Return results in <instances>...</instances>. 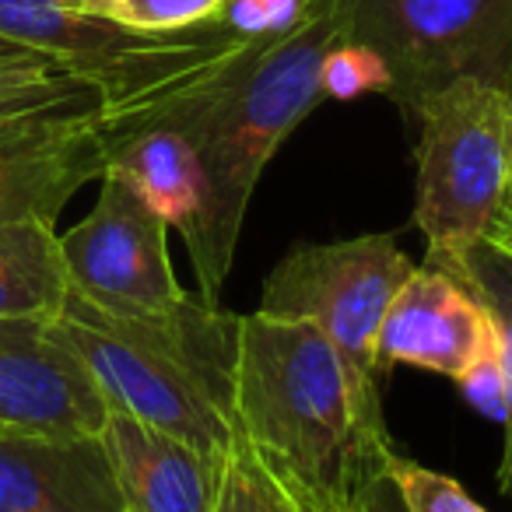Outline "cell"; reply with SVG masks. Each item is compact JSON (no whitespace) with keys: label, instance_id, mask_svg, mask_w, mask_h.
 <instances>
[{"label":"cell","instance_id":"obj_1","mask_svg":"<svg viewBox=\"0 0 512 512\" xmlns=\"http://www.w3.org/2000/svg\"><path fill=\"white\" fill-rule=\"evenodd\" d=\"M344 32V0H306V15L295 29L281 36H239L197 78L127 113L179 127L200 155L207 197L186 249L204 302H218L232 271L246 207L267 162L327 99L323 60Z\"/></svg>","mask_w":512,"mask_h":512},{"label":"cell","instance_id":"obj_2","mask_svg":"<svg viewBox=\"0 0 512 512\" xmlns=\"http://www.w3.org/2000/svg\"><path fill=\"white\" fill-rule=\"evenodd\" d=\"M235 425L295 495L358 509L397 453L379 383L362 379L320 327L246 313L235 362Z\"/></svg>","mask_w":512,"mask_h":512},{"label":"cell","instance_id":"obj_3","mask_svg":"<svg viewBox=\"0 0 512 512\" xmlns=\"http://www.w3.org/2000/svg\"><path fill=\"white\" fill-rule=\"evenodd\" d=\"M109 411L155 425L225 460L242 446L235 425V362L242 316L190 299L151 316H116L67 295L53 316Z\"/></svg>","mask_w":512,"mask_h":512},{"label":"cell","instance_id":"obj_4","mask_svg":"<svg viewBox=\"0 0 512 512\" xmlns=\"http://www.w3.org/2000/svg\"><path fill=\"white\" fill-rule=\"evenodd\" d=\"M414 225L425 256L456 253L502 218L512 165V92L460 78L414 106Z\"/></svg>","mask_w":512,"mask_h":512},{"label":"cell","instance_id":"obj_5","mask_svg":"<svg viewBox=\"0 0 512 512\" xmlns=\"http://www.w3.org/2000/svg\"><path fill=\"white\" fill-rule=\"evenodd\" d=\"M0 39L57 60L102 95V116H127L211 67L235 32H137L81 0H0Z\"/></svg>","mask_w":512,"mask_h":512},{"label":"cell","instance_id":"obj_6","mask_svg":"<svg viewBox=\"0 0 512 512\" xmlns=\"http://www.w3.org/2000/svg\"><path fill=\"white\" fill-rule=\"evenodd\" d=\"M344 39L369 46L390 71V99L414 113L460 78L512 92V0H344Z\"/></svg>","mask_w":512,"mask_h":512},{"label":"cell","instance_id":"obj_7","mask_svg":"<svg viewBox=\"0 0 512 512\" xmlns=\"http://www.w3.org/2000/svg\"><path fill=\"white\" fill-rule=\"evenodd\" d=\"M411 271L414 260L390 232L299 242L267 274L256 313L313 323L358 376L379 383L376 334Z\"/></svg>","mask_w":512,"mask_h":512},{"label":"cell","instance_id":"obj_8","mask_svg":"<svg viewBox=\"0 0 512 512\" xmlns=\"http://www.w3.org/2000/svg\"><path fill=\"white\" fill-rule=\"evenodd\" d=\"M71 295L116 316H151L186 299L169 260L165 218L113 172L95 207L60 235Z\"/></svg>","mask_w":512,"mask_h":512},{"label":"cell","instance_id":"obj_9","mask_svg":"<svg viewBox=\"0 0 512 512\" xmlns=\"http://www.w3.org/2000/svg\"><path fill=\"white\" fill-rule=\"evenodd\" d=\"M109 404L53 320H0V432L99 435Z\"/></svg>","mask_w":512,"mask_h":512},{"label":"cell","instance_id":"obj_10","mask_svg":"<svg viewBox=\"0 0 512 512\" xmlns=\"http://www.w3.org/2000/svg\"><path fill=\"white\" fill-rule=\"evenodd\" d=\"M106 172L102 109H57L0 123V221L57 225L71 197Z\"/></svg>","mask_w":512,"mask_h":512},{"label":"cell","instance_id":"obj_11","mask_svg":"<svg viewBox=\"0 0 512 512\" xmlns=\"http://www.w3.org/2000/svg\"><path fill=\"white\" fill-rule=\"evenodd\" d=\"M495 351V327L474 292L446 267L414 264L376 334V372L383 379L397 365H414L460 379Z\"/></svg>","mask_w":512,"mask_h":512},{"label":"cell","instance_id":"obj_12","mask_svg":"<svg viewBox=\"0 0 512 512\" xmlns=\"http://www.w3.org/2000/svg\"><path fill=\"white\" fill-rule=\"evenodd\" d=\"M0 512H123L102 432H0Z\"/></svg>","mask_w":512,"mask_h":512},{"label":"cell","instance_id":"obj_13","mask_svg":"<svg viewBox=\"0 0 512 512\" xmlns=\"http://www.w3.org/2000/svg\"><path fill=\"white\" fill-rule=\"evenodd\" d=\"M102 442L113 460L123 512H214L225 460L120 411H109Z\"/></svg>","mask_w":512,"mask_h":512},{"label":"cell","instance_id":"obj_14","mask_svg":"<svg viewBox=\"0 0 512 512\" xmlns=\"http://www.w3.org/2000/svg\"><path fill=\"white\" fill-rule=\"evenodd\" d=\"M106 120V116H102ZM106 172L130 183L183 242L193 239L204 214V169L193 141L155 116L106 120Z\"/></svg>","mask_w":512,"mask_h":512},{"label":"cell","instance_id":"obj_15","mask_svg":"<svg viewBox=\"0 0 512 512\" xmlns=\"http://www.w3.org/2000/svg\"><path fill=\"white\" fill-rule=\"evenodd\" d=\"M71 295L53 221H0V320H53Z\"/></svg>","mask_w":512,"mask_h":512},{"label":"cell","instance_id":"obj_16","mask_svg":"<svg viewBox=\"0 0 512 512\" xmlns=\"http://www.w3.org/2000/svg\"><path fill=\"white\" fill-rule=\"evenodd\" d=\"M425 264H439L449 274L463 281L474 292V299L484 306L498 344V369L505 386V449L498 463V484L505 498H512V225L498 221L488 235H481L470 246L456 253L425 256Z\"/></svg>","mask_w":512,"mask_h":512},{"label":"cell","instance_id":"obj_17","mask_svg":"<svg viewBox=\"0 0 512 512\" xmlns=\"http://www.w3.org/2000/svg\"><path fill=\"white\" fill-rule=\"evenodd\" d=\"M57 109H102V95L71 71L0 74V123Z\"/></svg>","mask_w":512,"mask_h":512},{"label":"cell","instance_id":"obj_18","mask_svg":"<svg viewBox=\"0 0 512 512\" xmlns=\"http://www.w3.org/2000/svg\"><path fill=\"white\" fill-rule=\"evenodd\" d=\"M225 4L228 0H106L92 11L137 32H190L221 22Z\"/></svg>","mask_w":512,"mask_h":512},{"label":"cell","instance_id":"obj_19","mask_svg":"<svg viewBox=\"0 0 512 512\" xmlns=\"http://www.w3.org/2000/svg\"><path fill=\"white\" fill-rule=\"evenodd\" d=\"M386 474L397 484L407 512H488L467 495V488L460 481L407 460L400 449L386 463Z\"/></svg>","mask_w":512,"mask_h":512},{"label":"cell","instance_id":"obj_20","mask_svg":"<svg viewBox=\"0 0 512 512\" xmlns=\"http://www.w3.org/2000/svg\"><path fill=\"white\" fill-rule=\"evenodd\" d=\"M369 92H390V71L383 57L355 39H341L330 46L323 60V95L327 99H358Z\"/></svg>","mask_w":512,"mask_h":512},{"label":"cell","instance_id":"obj_21","mask_svg":"<svg viewBox=\"0 0 512 512\" xmlns=\"http://www.w3.org/2000/svg\"><path fill=\"white\" fill-rule=\"evenodd\" d=\"M214 512H274L271 477L246 446H235L225 456Z\"/></svg>","mask_w":512,"mask_h":512},{"label":"cell","instance_id":"obj_22","mask_svg":"<svg viewBox=\"0 0 512 512\" xmlns=\"http://www.w3.org/2000/svg\"><path fill=\"white\" fill-rule=\"evenodd\" d=\"M306 15V0H228L221 25L235 36H281Z\"/></svg>","mask_w":512,"mask_h":512},{"label":"cell","instance_id":"obj_23","mask_svg":"<svg viewBox=\"0 0 512 512\" xmlns=\"http://www.w3.org/2000/svg\"><path fill=\"white\" fill-rule=\"evenodd\" d=\"M453 383L474 411L491 414L498 421L505 418V386H502V369H498V351L491 358H484V362H477L474 369H467Z\"/></svg>","mask_w":512,"mask_h":512},{"label":"cell","instance_id":"obj_24","mask_svg":"<svg viewBox=\"0 0 512 512\" xmlns=\"http://www.w3.org/2000/svg\"><path fill=\"white\" fill-rule=\"evenodd\" d=\"M60 67L57 60L43 57L36 50H25L18 43H8V39H0V74H22V71H53ZM64 71V67H60Z\"/></svg>","mask_w":512,"mask_h":512},{"label":"cell","instance_id":"obj_25","mask_svg":"<svg viewBox=\"0 0 512 512\" xmlns=\"http://www.w3.org/2000/svg\"><path fill=\"white\" fill-rule=\"evenodd\" d=\"M358 512H407L404 498H400L397 484L390 481V474L372 481V488L365 491V498L358 502Z\"/></svg>","mask_w":512,"mask_h":512},{"label":"cell","instance_id":"obj_26","mask_svg":"<svg viewBox=\"0 0 512 512\" xmlns=\"http://www.w3.org/2000/svg\"><path fill=\"white\" fill-rule=\"evenodd\" d=\"M267 470V467H264ZM267 477H271V505H274V512H302V505H299V498L292 495V491L285 488V484L278 481V477L267 470Z\"/></svg>","mask_w":512,"mask_h":512},{"label":"cell","instance_id":"obj_27","mask_svg":"<svg viewBox=\"0 0 512 512\" xmlns=\"http://www.w3.org/2000/svg\"><path fill=\"white\" fill-rule=\"evenodd\" d=\"M281 484H285V481H281ZM285 488H288V484H285ZM288 491H292V488H288ZM292 495H295V491H292ZM295 498H299L302 512H358V509H344V505H316V502H306L302 495H295Z\"/></svg>","mask_w":512,"mask_h":512},{"label":"cell","instance_id":"obj_28","mask_svg":"<svg viewBox=\"0 0 512 512\" xmlns=\"http://www.w3.org/2000/svg\"><path fill=\"white\" fill-rule=\"evenodd\" d=\"M502 225H512V165H509V183H505V200H502Z\"/></svg>","mask_w":512,"mask_h":512},{"label":"cell","instance_id":"obj_29","mask_svg":"<svg viewBox=\"0 0 512 512\" xmlns=\"http://www.w3.org/2000/svg\"><path fill=\"white\" fill-rule=\"evenodd\" d=\"M81 4H88V8H99V4H106V0H81Z\"/></svg>","mask_w":512,"mask_h":512}]
</instances>
